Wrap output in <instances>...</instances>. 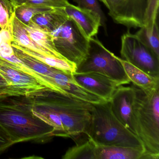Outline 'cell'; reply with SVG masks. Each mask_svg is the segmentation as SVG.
Instances as JSON below:
<instances>
[{"label": "cell", "mask_w": 159, "mask_h": 159, "mask_svg": "<svg viewBox=\"0 0 159 159\" xmlns=\"http://www.w3.org/2000/svg\"><path fill=\"white\" fill-rule=\"evenodd\" d=\"M159 0H112L108 14L127 27L151 26L157 22Z\"/></svg>", "instance_id": "cell-5"}, {"label": "cell", "mask_w": 159, "mask_h": 159, "mask_svg": "<svg viewBox=\"0 0 159 159\" xmlns=\"http://www.w3.org/2000/svg\"><path fill=\"white\" fill-rule=\"evenodd\" d=\"M120 54L125 61L150 76L159 78V57L129 31L121 37Z\"/></svg>", "instance_id": "cell-9"}, {"label": "cell", "mask_w": 159, "mask_h": 159, "mask_svg": "<svg viewBox=\"0 0 159 159\" xmlns=\"http://www.w3.org/2000/svg\"><path fill=\"white\" fill-rule=\"evenodd\" d=\"M48 91L51 90L45 84L0 57L1 94L5 96H26Z\"/></svg>", "instance_id": "cell-8"}, {"label": "cell", "mask_w": 159, "mask_h": 159, "mask_svg": "<svg viewBox=\"0 0 159 159\" xmlns=\"http://www.w3.org/2000/svg\"><path fill=\"white\" fill-rule=\"evenodd\" d=\"M13 43L16 47L29 55L50 66L62 70L66 73L73 74L76 72L77 66L66 59L59 58L54 56L43 55Z\"/></svg>", "instance_id": "cell-18"}, {"label": "cell", "mask_w": 159, "mask_h": 159, "mask_svg": "<svg viewBox=\"0 0 159 159\" xmlns=\"http://www.w3.org/2000/svg\"><path fill=\"white\" fill-rule=\"evenodd\" d=\"M140 41L159 57V32L158 23L151 26H143L134 34Z\"/></svg>", "instance_id": "cell-21"}, {"label": "cell", "mask_w": 159, "mask_h": 159, "mask_svg": "<svg viewBox=\"0 0 159 159\" xmlns=\"http://www.w3.org/2000/svg\"><path fill=\"white\" fill-rule=\"evenodd\" d=\"M95 144L88 139L83 144L76 145L67 151L63 159H96Z\"/></svg>", "instance_id": "cell-23"}, {"label": "cell", "mask_w": 159, "mask_h": 159, "mask_svg": "<svg viewBox=\"0 0 159 159\" xmlns=\"http://www.w3.org/2000/svg\"><path fill=\"white\" fill-rule=\"evenodd\" d=\"M72 76L79 85L105 101H109L120 85L112 79L96 72H75Z\"/></svg>", "instance_id": "cell-10"}, {"label": "cell", "mask_w": 159, "mask_h": 159, "mask_svg": "<svg viewBox=\"0 0 159 159\" xmlns=\"http://www.w3.org/2000/svg\"><path fill=\"white\" fill-rule=\"evenodd\" d=\"M24 26L27 31L30 39L39 47L52 55L65 59L56 49L51 33L43 31L39 29L30 26L24 25Z\"/></svg>", "instance_id": "cell-20"}, {"label": "cell", "mask_w": 159, "mask_h": 159, "mask_svg": "<svg viewBox=\"0 0 159 159\" xmlns=\"http://www.w3.org/2000/svg\"><path fill=\"white\" fill-rule=\"evenodd\" d=\"M65 11L68 16L79 25L88 39L97 34L99 27L102 26L101 17L98 14L70 3L65 8Z\"/></svg>", "instance_id": "cell-12"}, {"label": "cell", "mask_w": 159, "mask_h": 159, "mask_svg": "<svg viewBox=\"0 0 159 159\" xmlns=\"http://www.w3.org/2000/svg\"><path fill=\"white\" fill-rule=\"evenodd\" d=\"M96 159H154L144 149L95 144Z\"/></svg>", "instance_id": "cell-13"}, {"label": "cell", "mask_w": 159, "mask_h": 159, "mask_svg": "<svg viewBox=\"0 0 159 159\" xmlns=\"http://www.w3.org/2000/svg\"><path fill=\"white\" fill-rule=\"evenodd\" d=\"M14 7L20 5H43L54 9H64L69 3L67 0H11Z\"/></svg>", "instance_id": "cell-25"}, {"label": "cell", "mask_w": 159, "mask_h": 159, "mask_svg": "<svg viewBox=\"0 0 159 159\" xmlns=\"http://www.w3.org/2000/svg\"><path fill=\"white\" fill-rule=\"evenodd\" d=\"M31 112L52 126L54 137L71 138L76 145L89 139L92 104L54 91L25 97Z\"/></svg>", "instance_id": "cell-1"}, {"label": "cell", "mask_w": 159, "mask_h": 159, "mask_svg": "<svg viewBox=\"0 0 159 159\" xmlns=\"http://www.w3.org/2000/svg\"><path fill=\"white\" fill-rule=\"evenodd\" d=\"M0 124L15 144L45 143L54 137L52 127L33 114L24 96L0 98Z\"/></svg>", "instance_id": "cell-2"}, {"label": "cell", "mask_w": 159, "mask_h": 159, "mask_svg": "<svg viewBox=\"0 0 159 159\" xmlns=\"http://www.w3.org/2000/svg\"><path fill=\"white\" fill-rule=\"evenodd\" d=\"M131 82L142 89H153L159 87V78L150 76L124 59L117 57Z\"/></svg>", "instance_id": "cell-17"}, {"label": "cell", "mask_w": 159, "mask_h": 159, "mask_svg": "<svg viewBox=\"0 0 159 159\" xmlns=\"http://www.w3.org/2000/svg\"><path fill=\"white\" fill-rule=\"evenodd\" d=\"M68 16L64 9H55L36 15L28 25L51 33L64 23Z\"/></svg>", "instance_id": "cell-14"}, {"label": "cell", "mask_w": 159, "mask_h": 159, "mask_svg": "<svg viewBox=\"0 0 159 159\" xmlns=\"http://www.w3.org/2000/svg\"><path fill=\"white\" fill-rule=\"evenodd\" d=\"M15 16V7L11 0H0V30L12 32L13 19Z\"/></svg>", "instance_id": "cell-24"}, {"label": "cell", "mask_w": 159, "mask_h": 159, "mask_svg": "<svg viewBox=\"0 0 159 159\" xmlns=\"http://www.w3.org/2000/svg\"><path fill=\"white\" fill-rule=\"evenodd\" d=\"M134 92L132 121L135 134L145 151L159 158V87L142 89L132 85Z\"/></svg>", "instance_id": "cell-3"}, {"label": "cell", "mask_w": 159, "mask_h": 159, "mask_svg": "<svg viewBox=\"0 0 159 159\" xmlns=\"http://www.w3.org/2000/svg\"><path fill=\"white\" fill-rule=\"evenodd\" d=\"M56 49L65 59L77 66L87 56L89 39L70 17L51 32Z\"/></svg>", "instance_id": "cell-7"}, {"label": "cell", "mask_w": 159, "mask_h": 159, "mask_svg": "<svg viewBox=\"0 0 159 159\" xmlns=\"http://www.w3.org/2000/svg\"><path fill=\"white\" fill-rule=\"evenodd\" d=\"M13 42L43 55H52L39 47L29 36L24 25L15 16L12 22Z\"/></svg>", "instance_id": "cell-19"}, {"label": "cell", "mask_w": 159, "mask_h": 159, "mask_svg": "<svg viewBox=\"0 0 159 159\" xmlns=\"http://www.w3.org/2000/svg\"><path fill=\"white\" fill-rule=\"evenodd\" d=\"M73 1L78 4V7L88 9L98 14L101 17L102 26L105 25L106 17L98 0H73Z\"/></svg>", "instance_id": "cell-26"}, {"label": "cell", "mask_w": 159, "mask_h": 159, "mask_svg": "<svg viewBox=\"0 0 159 159\" xmlns=\"http://www.w3.org/2000/svg\"><path fill=\"white\" fill-rule=\"evenodd\" d=\"M54 8L43 5H24L15 7V16L25 25H28L33 16L42 13L54 10Z\"/></svg>", "instance_id": "cell-22"}, {"label": "cell", "mask_w": 159, "mask_h": 159, "mask_svg": "<svg viewBox=\"0 0 159 159\" xmlns=\"http://www.w3.org/2000/svg\"><path fill=\"white\" fill-rule=\"evenodd\" d=\"M13 41L12 32L8 30H0V57L11 63L13 66L25 73L39 79L40 76L17 58L12 46Z\"/></svg>", "instance_id": "cell-15"}, {"label": "cell", "mask_w": 159, "mask_h": 159, "mask_svg": "<svg viewBox=\"0 0 159 159\" xmlns=\"http://www.w3.org/2000/svg\"><path fill=\"white\" fill-rule=\"evenodd\" d=\"M96 72L109 77L120 85L131 83L117 57L98 39H89V49L85 59L77 66L76 73Z\"/></svg>", "instance_id": "cell-6"}, {"label": "cell", "mask_w": 159, "mask_h": 159, "mask_svg": "<svg viewBox=\"0 0 159 159\" xmlns=\"http://www.w3.org/2000/svg\"><path fill=\"white\" fill-rule=\"evenodd\" d=\"M100 1L105 4V6L108 9H109L112 1V0H100Z\"/></svg>", "instance_id": "cell-27"}, {"label": "cell", "mask_w": 159, "mask_h": 159, "mask_svg": "<svg viewBox=\"0 0 159 159\" xmlns=\"http://www.w3.org/2000/svg\"><path fill=\"white\" fill-rule=\"evenodd\" d=\"M3 97H7L3 95H2L0 94V98Z\"/></svg>", "instance_id": "cell-28"}, {"label": "cell", "mask_w": 159, "mask_h": 159, "mask_svg": "<svg viewBox=\"0 0 159 159\" xmlns=\"http://www.w3.org/2000/svg\"><path fill=\"white\" fill-rule=\"evenodd\" d=\"M89 139L102 146H115L145 150L139 139L117 119L109 101L92 104Z\"/></svg>", "instance_id": "cell-4"}, {"label": "cell", "mask_w": 159, "mask_h": 159, "mask_svg": "<svg viewBox=\"0 0 159 159\" xmlns=\"http://www.w3.org/2000/svg\"><path fill=\"white\" fill-rule=\"evenodd\" d=\"M134 97V92L132 85H120L116 88L109 101L115 117L124 126L134 134L132 121Z\"/></svg>", "instance_id": "cell-11"}, {"label": "cell", "mask_w": 159, "mask_h": 159, "mask_svg": "<svg viewBox=\"0 0 159 159\" xmlns=\"http://www.w3.org/2000/svg\"><path fill=\"white\" fill-rule=\"evenodd\" d=\"M12 46L15 55L17 58H19L25 65L32 70L36 73L45 79L54 88L56 92L62 93L61 91L52 82V78L54 73L57 69L50 66L29 55L16 47L13 42L12 43Z\"/></svg>", "instance_id": "cell-16"}]
</instances>
